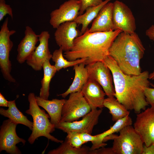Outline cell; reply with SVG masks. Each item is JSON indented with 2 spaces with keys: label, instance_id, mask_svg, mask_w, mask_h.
<instances>
[{
  "label": "cell",
  "instance_id": "6da1fadb",
  "mask_svg": "<svg viewBox=\"0 0 154 154\" xmlns=\"http://www.w3.org/2000/svg\"><path fill=\"white\" fill-rule=\"evenodd\" d=\"M110 69L112 75L115 90V97L127 110L136 114L145 110L149 105L144 94V89L149 87V73L147 71L137 75L124 73L109 55L102 61Z\"/></svg>",
  "mask_w": 154,
  "mask_h": 154
},
{
  "label": "cell",
  "instance_id": "7a4b0ae2",
  "mask_svg": "<svg viewBox=\"0 0 154 154\" xmlns=\"http://www.w3.org/2000/svg\"><path fill=\"white\" fill-rule=\"evenodd\" d=\"M88 29L75 39L71 50L64 52L63 56L68 60L86 58V65L103 61L109 55V49L115 39L122 32L118 29L90 33Z\"/></svg>",
  "mask_w": 154,
  "mask_h": 154
},
{
  "label": "cell",
  "instance_id": "3957f363",
  "mask_svg": "<svg viewBox=\"0 0 154 154\" xmlns=\"http://www.w3.org/2000/svg\"><path fill=\"white\" fill-rule=\"evenodd\" d=\"M145 48L135 32H122L117 37L109 50L112 57L125 74L137 75L141 72L140 61Z\"/></svg>",
  "mask_w": 154,
  "mask_h": 154
},
{
  "label": "cell",
  "instance_id": "277c9868",
  "mask_svg": "<svg viewBox=\"0 0 154 154\" xmlns=\"http://www.w3.org/2000/svg\"><path fill=\"white\" fill-rule=\"evenodd\" d=\"M118 135L114 134L105 137L103 141H114L112 147L105 148V154H142L144 143L132 125L121 129Z\"/></svg>",
  "mask_w": 154,
  "mask_h": 154
},
{
  "label": "cell",
  "instance_id": "5b68a950",
  "mask_svg": "<svg viewBox=\"0 0 154 154\" xmlns=\"http://www.w3.org/2000/svg\"><path fill=\"white\" fill-rule=\"evenodd\" d=\"M29 102V109L25 113L31 116L33 118V126L32 132L28 139L31 144L34 143L38 138L43 136L52 141L62 143L64 141L55 138L50 133L55 130V126L52 124L49 118V115L46 114L44 110L41 109L38 106L34 93H30L28 96Z\"/></svg>",
  "mask_w": 154,
  "mask_h": 154
},
{
  "label": "cell",
  "instance_id": "8992f818",
  "mask_svg": "<svg viewBox=\"0 0 154 154\" xmlns=\"http://www.w3.org/2000/svg\"><path fill=\"white\" fill-rule=\"evenodd\" d=\"M8 21L9 18L7 17L1 26L0 31V68L3 78L10 82L14 83L16 82V80L11 74L12 65L9 59L13 43L10 37L16 31L9 30Z\"/></svg>",
  "mask_w": 154,
  "mask_h": 154
},
{
  "label": "cell",
  "instance_id": "52a82bcc",
  "mask_svg": "<svg viewBox=\"0 0 154 154\" xmlns=\"http://www.w3.org/2000/svg\"><path fill=\"white\" fill-rule=\"evenodd\" d=\"M70 94L63 106L60 122L76 121L92 110L81 92Z\"/></svg>",
  "mask_w": 154,
  "mask_h": 154
},
{
  "label": "cell",
  "instance_id": "ba28073f",
  "mask_svg": "<svg viewBox=\"0 0 154 154\" xmlns=\"http://www.w3.org/2000/svg\"><path fill=\"white\" fill-rule=\"evenodd\" d=\"M17 124L9 119L4 120L0 127V152L5 151L10 154H21L16 145L22 143L24 145L26 140L19 137L16 132Z\"/></svg>",
  "mask_w": 154,
  "mask_h": 154
},
{
  "label": "cell",
  "instance_id": "9c48e42d",
  "mask_svg": "<svg viewBox=\"0 0 154 154\" xmlns=\"http://www.w3.org/2000/svg\"><path fill=\"white\" fill-rule=\"evenodd\" d=\"M86 65L88 78L98 83L108 97H114L115 92L113 78L108 67L100 61Z\"/></svg>",
  "mask_w": 154,
  "mask_h": 154
},
{
  "label": "cell",
  "instance_id": "30bf717a",
  "mask_svg": "<svg viewBox=\"0 0 154 154\" xmlns=\"http://www.w3.org/2000/svg\"><path fill=\"white\" fill-rule=\"evenodd\" d=\"M112 16L114 30L120 29L129 33L135 32V17L130 9L123 3L116 0L113 3Z\"/></svg>",
  "mask_w": 154,
  "mask_h": 154
},
{
  "label": "cell",
  "instance_id": "8fae6325",
  "mask_svg": "<svg viewBox=\"0 0 154 154\" xmlns=\"http://www.w3.org/2000/svg\"><path fill=\"white\" fill-rule=\"evenodd\" d=\"M102 111V109L92 110L80 121L60 122L55 126V127L66 133L74 132L91 134L94 126L98 123Z\"/></svg>",
  "mask_w": 154,
  "mask_h": 154
},
{
  "label": "cell",
  "instance_id": "7c38bea8",
  "mask_svg": "<svg viewBox=\"0 0 154 154\" xmlns=\"http://www.w3.org/2000/svg\"><path fill=\"white\" fill-rule=\"evenodd\" d=\"M133 127L145 145L149 146L154 143V109L148 108L137 114Z\"/></svg>",
  "mask_w": 154,
  "mask_h": 154
},
{
  "label": "cell",
  "instance_id": "4fadbf2b",
  "mask_svg": "<svg viewBox=\"0 0 154 154\" xmlns=\"http://www.w3.org/2000/svg\"><path fill=\"white\" fill-rule=\"evenodd\" d=\"M81 7L80 0H69L64 2L59 7L50 13L49 23L56 29L62 23L73 21L79 15Z\"/></svg>",
  "mask_w": 154,
  "mask_h": 154
},
{
  "label": "cell",
  "instance_id": "5bb4252c",
  "mask_svg": "<svg viewBox=\"0 0 154 154\" xmlns=\"http://www.w3.org/2000/svg\"><path fill=\"white\" fill-rule=\"evenodd\" d=\"M77 24L74 21H67L61 24L56 29L54 37L57 45L64 52L72 49L75 39L81 35L77 28Z\"/></svg>",
  "mask_w": 154,
  "mask_h": 154
},
{
  "label": "cell",
  "instance_id": "9a60e30c",
  "mask_svg": "<svg viewBox=\"0 0 154 154\" xmlns=\"http://www.w3.org/2000/svg\"><path fill=\"white\" fill-rule=\"evenodd\" d=\"M38 36L39 44L26 60L27 65L36 71L41 70L45 61L47 59L50 60L52 56L48 47L50 38L49 32L42 31Z\"/></svg>",
  "mask_w": 154,
  "mask_h": 154
},
{
  "label": "cell",
  "instance_id": "2e32d148",
  "mask_svg": "<svg viewBox=\"0 0 154 154\" xmlns=\"http://www.w3.org/2000/svg\"><path fill=\"white\" fill-rule=\"evenodd\" d=\"M101 86L96 81L88 78L81 92L91 110L102 109L106 94Z\"/></svg>",
  "mask_w": 154,
  "mask_h": 154
},
{
  "label": "cell",
  "instance_id": "e0dca14e",
  "mask_svg": "<svg viewBox=\"0 0 154 154\" xmlns=\"http://www.w3.org/2000/svg\"><path fill=\"white\" fill-rule=\"evenodd\" d=\"M24 37L18 46L17 60L20 64L25 62L35 51L36 45L39 41L38 35L36 34L32 28L26 26Z\"/></svg>",
  "mask_w": 154,
  "mask_h": 154
},
{
  "label": "cell",
  "instance_id": "ac0fdd59",
  "mask_svg": "<svg viewBox=\"0 0 154 154\" xmlns=\"http://www.w3.org/2000/svg\"><path fill=\"white\" fill-rule=\"evenodd\" d=\"M113 3L109 2L101 9L94 20L91 27L88 29L90 33L109 32L114 30L113 21Z\"/></svg>",
  "mask_w": 154,
  "mask_h": 154
},
{
  "label": "cell",
  "instance_id": "d6986e66",
  "mask_svg": "<svg viewBox=\"0 0 154 154\" xmlns=\"http://www.w3.org/2000/svg\"><path fill=\"white\" fill-rule=\"evenodd\" d=\"M35 98L38 106L43 108L48 112L52 124L55 126L60 122L62 108L66 100L53 99L48 100L36 96Z\"/></svg>",
  "mask_w": 154,
  "mask_h": 154
},
{
  "label": "cell",
  "instance_id": "ffe728a7",
  "mask_svg": "<svg viewBox=\"0 0 154 154\" xmlns=\"http://www.w3.org/2000/svg\"><path fill=\"white\" fill-rule=\"evenodd\" d=\"M85 65L83 62L74 66L75 76L72 84L65 92L58 96H61L65 98L72 93L81 92L83 86L88 79V73Z\"/></svg>",
  "mask_w": 154,
  "mask_h": 154
},
{
  "label": "cell",
  "instance_id": "44dd1931",
  "mask_svg": "<svg viewBox=\"0 0 154 154\" xmlns=\"http://www.w3.org/2000/svg\"><path fill=\"white\" fill-rule=\"evenodd\" d=\"M131 118L127 116L116 121L115 123L108 130L100 134L96 135L97 140L92 143V145L90 148V151H93L101 147H104L107 144L103 142L104 139L107 136L117 133L124 127L132 124Z\"/></svg>",
  "mask_w": 154,
  "mask_h": 154
},
{
  "label": "cell",
  "instance_id": "7402d4cb",
  "mask_svg": "<svg viewBox=\"0 0 154 154\" xmlns=\"http://www.w3.org/2000/svg\"><path fill=\"white\" fill-rule=\"evenodd\" d=\"M8 108L5 110L0 108L1 115L7 117L14 123L23 125L32 130L33 122L29 120L16 106L15 100L8 101Z\"/></svg>",
  "mask_w": 154,
  "mask_h": 154
},
{
  "label": "cell",
  "instance_id": "603a6c76",
  "mask_svg": "<svg viewBox=\"0 0 154 154\" xmlns=\"http://www.w3.org/2000/svg\"><path fill=\"white\" fill-rule=\"evenodd\" d=\"M50 60L46 59L42 65L44 75L41 81V87L39 93V96L45 100L48 99L50 82L57 71L54 65L51 64Z\"/></svg>",
  "mask_w": 154,
  "mask_h": 154
},
{
  "label": "cell",
  "instance_id": "cb8c5ba5",
  "mask_svg": "<svg viewBox=\"0 0 154 154\" xmlns=\"http://www.w3.org/2000/svg\"><path fill=\"white\" fill-rule=\"evenodd\" d=\"M111 0H105L98 5L87 8L84 13L79 15L73 21L77 24L82 25L81 35L86 31L89 25L96 17L102 7Z\"/></svg>",
  "mask_w": 154,
  "mask_h": 154
},
{
  "label": "cell",
  "instance_id": "d4e9b609",
  "mask_svg": "<svg viewBox=\"0 0 154 154\" xmlns=\"http://www.w3.org/2000/svg\"><path fill=\"white\" fill-rule=\"evenodd\" d=\"M104 107L108 109L109 112L112 116V120L116 121L127 116L130 112L124 106L114 97H108L104 100Z\"/></svg>",
  "mask_w": 154,
  "mask_h": 154
},
{
  "label": "cell",
  "instance_id": "484cf974",
  "mask_svg": "<svg viewBox=\"0 0 154 154\" xmlns=\"http://www.w3.org/2000/svg\"><path fill=\"white\" fill-rule=\"evenodd\" d=\"M63 50L60 47L55 50L53 52L51 58L52 60L55 62L54 65L56 71H58L62 68L74 66L76 64L84 62L87 58H84L78 59L73 61H69L65 59L63 55Z\"/></svg>",
  "mask_w": 154,
  "mask_h": 154
},
{
  "label": "cell",
  "instance_id": "4316f807",
  "mask_svg": "<svg viewBox=\"0 0 154 154\" xmlns=\"http://www.w3.org/2000/svg\"><path fill=\"white\" fill-rule=\"evenodd\" d=\"M90 148L84 146L79 148L72 146L65 138L58 148L49 151L48 154H90Z\"/></svg>",
  "mask_w": 154,
  "mask_h": 154
},
{
  "label": "cell",
  "instance_id": "83f0119b",
  "mask_svg": "<svg viewBox=\"0 0 154 154\" xmlns=\"http://www.w3.org/2000/svg\"><path fill=\"white\" fill-rule=\"evenodd\" d=\"M67 133V135L66 139L73 147L79 148L85 143L81 139L80 133L71 132Z\"/></svg>",
  "mask_w": 154,
  "mask_h": 154
},
{
  "label": "cell",
  "instance_id": "f1b7e54d",
  "mask_svg": "<svg viewBox=\"0 0 154 154\" xmlns=\"http://www.w3.org/2000/svg\"><path fill=\"white\" fill-rule=\"evenodd\" d=\"M7 14H8L13 19V10L11 6L6 3L5 0H0V21Z\"/></svg>",
  "mask_w": 154,
  "mask_h": 154
},
{
  "label": "cell",
  "instance_id": "f546056e",
  "mask_svg": "<svg viewBox=\"0 0 154 154\" xmlns=\"http://www.w3.org/2000/svg\"><path fill=\"white\" fill-rule=\"evenodd\" d=\"M80 0L81 3V7L79 11V15L83 14L87 8L98 5L103 1V0Z\"/></svg>",
  "mask_w": 154,
  "mask_h": 154
},
{
  "label": "cell",
  "instance_id": "4dcf8cb0",
  "mask_svg": "<svg viewBox=\"0 0 154 154\" xmlns=\"http://www.w3.org/2000/svg\"><path fill=\"white\" fill-rule=\"evenodd\" d=\"M153 88L147 87L144 89V94L146 100L151 107L154 109V85L151 83Z\"/></svg>",
  "mask_w": 154,
  "mask_h": 154
},
{
  "label": "cell",
  "instance_id": "1f68e13d",
  "mask_svg": "<svg viewBox=\"0 0 154 154\" xmlns=\"http://www.w3.org/2000/svg\"><path fill=\"white\" fill-rule=\"evenodd\" d=\"M80 135L81 139L85 143L89 141L93 143L97 139V137L96 135L93 136L88 133H80Z\"/></svg>",
  "mask_w": 154,
  "mask_h": 154
},
{
  "label": "cell",
  "instance_id": "d6a6232c",
  "mask_svg": "<svg viewBox=\"0 0 154 154\" xmlns=\"http://www.w3.org/2000/svg\"><path fill=\"white\" fill-rule=\"evenodd\" d=\"M142 154H154V143L149 146L144 145Z\"/></svg>",
  "mask_w": 154,
  "mask_h": 154
},
{
  "label": "cell",
  "instance_id": "836d02e7",
  "mask_svg": "<svg viewBox=\"0 0 154 154\" xmlns=\"http://www.w3.org/2000/svg\"><path fill=\"white\" fill-rule=\"evenodd\" d=\"M145 35L150 39L154 40V25H151L146 30Z\"/></svg>",
  "mask_w": 154,
  "mask_h": 154
},
{
  "label": "cell",
  "instance_id": "e575fe53",
  "mask_svg": "<svg viewBox=\"0 0 154 154\" xmlns=\"http://www.w3.org/2000/svg\"><path fill=\"white\" fill-rule=\"evenodd\" d=\"M8 101L4 96L0 93V106L1 107H8Z\"/></svg>",
  "mask_w": 154,
  "mask_h": 154
},
{
  "label": "cell",
  "instance_id": "d590c367",
  "mask_svg": "<svg viewBox=\"0 0 154 154\" xmlns=\"http://www.w3.org/2000/svg\"><path fill=\"white\" fill-rule=\"evenodd\" d=\"M149 79L152 80H154V69L153 71L149 74Z\"/></svg>",
  "mask_w": 154,
  "mask_h": 154
},
{
  "label": "cell",
  "instance_id": "8d00e7d4",
  "mask_svg": "<svg viewBox=\"0 0 154 154\" xmlns=\"http://www.w3.org/2000/svg\"></svg>",
  "mask_w": 154,
  "mask_h": 154
}]
</instances>
